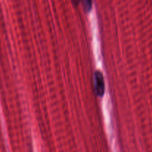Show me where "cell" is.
<instances>
[{
  "mask_svg": "<svg viewBox=\"0 0 152 152\" xmlns=\"http://www.w3.org/2000/svg\"><path fill=\"white\" fill-rule=\"evenodd\" d=\"M94 86L95 91L98 96H102L105 93V83H104L103 75L100 71H96L94 72Z\"/></svg>",
  "mask_w": 152,
  "mask_h": 152,
  "instance_id": "obj_1",
  "label": "cell"
},
{
  "mask_svg": "<svg viewBox=\"0 0 152 152\" xmlns=\"http://www.w3.org/2000/svg\"><path fill=\"white\" fill-rule=\"evenodd\" d=\"M83 4V7L85 11L88 12L91 10L92 7V0H80Z\"/></svg>",
  "mask_w": 152,
  "mask_h": 152,
  "instance_id": "obj_2",
  "label": "cell"
},
{
  "mask_svg": "<svg viewBox=\"0 0 152 152\" xmlns=\"http://www.w3.org/2000/svg\"><path fill=\"white\" fill-rule=\"evenodd\" d=\"M72 1L75 5H78L79 3L80 2V0H72Z\"/></svg>",
  "mask_w": 152,
  "mask_h": 152,
  "instance_id": "obj_3",
  "label": "cell"
}]
</instances>
